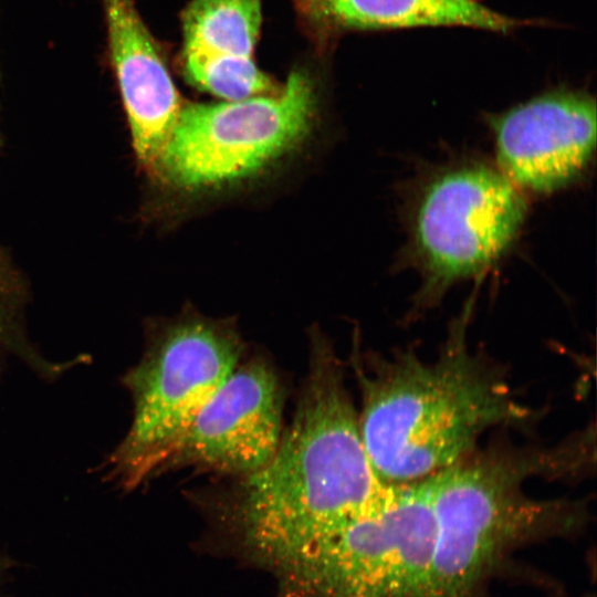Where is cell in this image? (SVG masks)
Listing matches in <instances>:
<instances>
[{"mask_svg":"<svg viewBox=\"0 0 597 597\" xmlns=\"http://www.w3.org/2000/svg\"><path fill=\"white\" fill-rule=\"evenodd\" d=\"M305 33L324 48L347 31L464 27L510 32L525 22L478 0H291Z\"/></svg>","mask_w":597,"mask_h":597,"instance_id":"12","label":"cell"},{"mask_svg":"<svg viewBox=\"0 0 597 597\" xmlns=\"http://www.w3.org/2000/svg\"><path fill=\"white\" fill-rule=\"evenodd\" d=\"M525 203L504 175L481 165L437 176L418 203L413 238L434 285L475 274L513 241Z\"/></svg>","mask_w":597,"mask_h":597,"instance_id":"7","label":"cell"},{"mask_svg":"<svg viewBox=\"0 0 597 597\" xmlns=\"http://www.w3.org/2000/svg\"><path fill=\"white\" fill-rule=\"evenodd\" d=\"M283 407L272 364L261 356L240 363L176 442L160 475L190 468L234 479L258 471L280 444Z\"/></svg>","mask_w":597,"mask_h":597,"instance_id":"8","label":"cell"},{"mask_svg":"<svg viewBox=\"0 0 597 597\" xmlns=\"http://www.w3.org/2000/svg\"><path fill=\"white\" fill-rule=\"evenodd\" d=\"M261 0H191L182 12L185 78L226 101L277 92L256 65Z\"/></svg>","mask_w":597,"mask_h":597,"instance_id":"10","label":"cell"},{"mask_svg":"<svg viewBox=\"0 0 597 597\" xmlns=\"http://www.w3.org/2000/svg\"><path fill=\"white\" fill-rule=\"evenodd\" d=\"M432 476L384 484L359 514L302 551L286 582L313 597H428Z\"/></svg>","mask_w":597,"mask_h":597,"instance_id":"5","label":"cell"},{"mask_svg":"<svg viewBox=\"0 0 597 597\" xmlns=\"http://www.w3.org/2000/svg\"><path fill=\"white\" fill-rule=\"evenodd\" d=\"M595 469L593 426L544 446L498 439L432 476L434 543L428 597H478L513 551L572 535L588 504L526 493L536 478L578 479Z\"/></svg>","mask_w":597,"mask_h":597,"instance_id":"3","label":"cell"},{"mask_svg":"<svg viewBox=\"0 0 597 597\" xmlns=\"http://www.w3.org/2000/svg\"><path fill=\"white\" fill-rule=\"evenodd\" d=\"M243 341L226 320L186 313L153 326L143 354L119 378L132 401L130 425L96 467L102 482L126 494L160 475L169 452L240 364Z\"/></svg>","mask_w":597,"mask_h":597,"instance_id":"4","label":"cell"},{"mask_svg":"<svg viewBox=\"0 0 597 597\" xmlns=\"http://www.w3.org/2000/svg\"><path fill=\"white\" fill-rule=\"evenodd\" d=\"M310 345L305 381L274 455L218 494L243 546L277 572L359 514L385 484L365 452L337 355L322 335Z\"/></svg>","mask_w":597,"mask_h":597,"instance_id":"1","label":"cell"},{"mask_svg":"<svg viewBox=\"0 0 597 597\" xmlns=\"http://www.w3.org/2000/svg\"><path fill=\"white\" fill-rule=\"evenodd\" d=\"M316 111L314 81L300 69L272 94L184 106L155 172L186 190L237 182L300 145Z\"/></svg>","mask_w":597,"mask_h":597,"instance_id":"6","label":"cell"},{"mask_svg":"<svg viewBox=\"0 0 597 597\" xmlns=\"http://www.w3.org/2000/svg\"><path fill=\"white\" fill-rule=\"evenodd\" d=\"M12 362L20 363L45 383L59 380L72 368L69 359L49 358L31 344L17 325L14 317L0 303V380Z\"/></svg>","mask_w":597,"mask_h":597,"instance_id":"13","label":"cell"},{"mask_svg":"<svg viewBox=\"0 0 597 597\" xmlns=\"http://www.w3.org/2000/svg\"><path fill=\"white\" fill-rule=\"evenodd\" d=\"M350 365L362 398V442L385 484L429 478L491 429L526 428L536 418L515 398L500 363L471 349L464 318L431 359L411 348L384 355L355 345Z\"/></svg>","mask_w":597,"mask_h":597,"instance_id":"2","label":"cell"},{"mask_svg":"<svg viewBox=\"0 0 597 597\" xmlns=\"http://www.w3.org/2000/svg\"><path fill=\"white\" fill-rule=\"evenodd\" d=\"M496 156L513 184L549 192L570 184L596 144V102L584 91L559 88L490 117Z\"/></svg>","mask_w":597,"mask_h":597,"instance_id":"9","label":"cell"},{"mask_svg":"<svg viewBox=\"0 0 597 597\" xmlns=\"http://www.w3.org/2000/svg\"><path fill=\"white\" fill-rule=\"evenodd\" d=\"M109 56L138 160L156 170L182 105L134 0H103Z\"/></svg>","mask_w":597,"mask_h":597,"instance_id":"11","label":"cell"}]
</instances>
